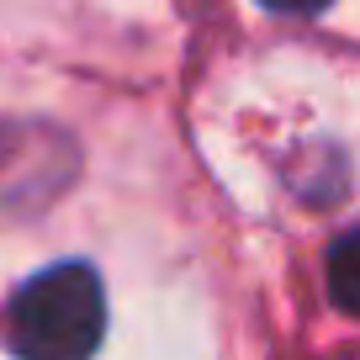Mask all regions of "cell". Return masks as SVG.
<instances>
[{
    "instance_id": "2",
    "label": "cell",
    "mask_w": 360,
    "mask_h": 360,
    "mask_svg": "<svg viewBox=\"0 0 360 360\" xmlns=\"http://www.w3.org/2000/svg\"><path fill=\"white\" fill-rule=\"evenodd\" d=\"M355 255H360L355 238L345 233L334 244V302L339 307H355Z\"/></svg>"
},
{
    "instance_id": "1",
    "label": "cell",
    "mask_w": 360,
    "mask_h": 360,
    "mask_svg": "<svg viewBox=\"0 0 360 360\" xmlns=\"http://www.w3.org/2000/svg\"><path fill=\"white\" fill-rule=\"evenodd\" d=\"M6 334L16 360H90L106 334L101 276L79 259H58L27 276L11 297Z\"/></svg>"
},
{
    "instance_id": "3",
    "label": "cell",
    "mask_w": 360,
    "mask_h": 360,
    "mask_svg": "<svg viewBox=\"0 0 360 360\" xmlns=\"http://www.w3.org/2000/svg\"><path fill=\"white\" fill-rule=\"evenodd\" d=\"M259 6H270V11H281V16H313V11H323L328 0H259Z\"/></svg>"
}]
</instances>
